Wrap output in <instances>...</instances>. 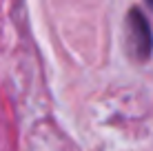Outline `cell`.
Listing matches in <instances>:
<instances>
[{"label":"cell","mask_w":153,"mask_h":151,"mask_svg":"<svg viewBox=\"0 0 153 151\" xmlns=\"http://www.w3.org/2000/svg\"><path fill=\"white\" fill-rule=\"evenodd\" d=\"M126 27H129V45L133 49V56L140 60H146L153 51V36L144 13L138 9H131L129 18H126Z\"/></svg>","instance_id":"obj_1"}]
</instances>
